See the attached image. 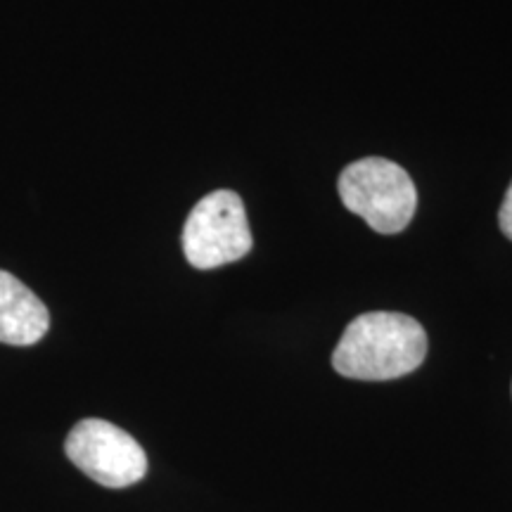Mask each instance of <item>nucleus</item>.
<instances>
[{"label": "nucleus", "mask_w": 512, "mask_h": 512, "mask_svg": "<svg viewBox=\"0 0 512 512\" xmlns=\"http://www.w3.org/2000/svg\"><path fill=\"white\" fill-rule=\"evenodd\" d=\"M498 228H501V233L505 235V238L512 240V183L503 197L501 211H498Z\"/></svg>", "instance_id": "423d86ee"}, {"label": "nucleus", "mask_w": 512, "mask_h": 512, "mask_svg": "<svg viewBox=\"0 0 512 512\" xmlns=\"http://www.w3.org/2000/svg\"><path fill=\"white\" fill-rule=\"evenodd\" d=\"M339 197L351 214L361 216L382 235L408 228L418 209V190L403 166L382 157L358 159L339 174Z\"/></svg>", "instance_id": "f03ea898"}, {"label": "nucleus", "mask_w": 512, "mask_h": 512, "mask_svg": "<svg viewBox=\"0 0 512 512\" xmlns=\"http://www.w3.org/2000/svg\"><path fill=\"white\" fill-rule=\"evenodd\" d=\"M64 453L83 475L107 489L138 484L147 472L143 446L121 427L100 418L76 422L64 441Z\"/></svg>", "instance_id": "20e7f679"}, {"label": "nucleus", "mask_w": 512, "mask_h": 512, "mask_svg": "<svg viewBox=\"0 0 512 512\" xmlns=\"http://www.w3.org/2000/svg\"><path fill=\"white\" fill-rule=\"evenodd\" d=\"M252 247L245 202L233 190H214L202 197L183 226L185 259L200 271L235 264Z\"/></svg>", "instance_id": "7ed1b4c3"}, {"label": "nucleus", "mask_w": 512, "mask_h": 512, "mask_svg": "<svg viewBox=\"0 0 512 512\" xmlns=\"http://www.w3.org/2000/svg\"><path fill=\"white\" fill-rule=\"evenodd\" d=\"M427 335L406 313L370 311L351 320L332 354V368L349 380H396L422 366Z\"/></svg>", "instance_id": "f257e3e1"}, {"label": "nucleus", "mask_w": 512, "mask_h": 512, "mask_svg": "<svg viewBox=\"0 0 512 512\" xmlns=\"http://www.w3.org/2000/svg\"><path fill=\"white\" fill-rule=\"evenodd\" d=\"M50 328L48 306L22 280L0 271V342L12 347H31L41 342Z\"/></svg>", "instance_id": "39448f33"}]
</instances>
